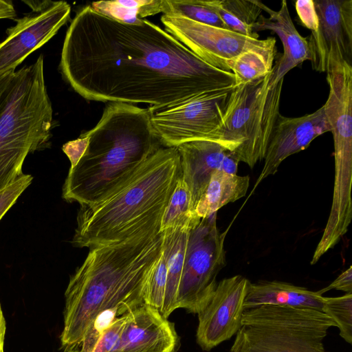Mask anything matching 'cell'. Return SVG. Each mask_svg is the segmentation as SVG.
Instances as JSON below:
<instances>
[{"label":"cell","instance_id":"7","mask_svg":"<svg viewBox=\"0 0 352 352\" xmlns=\"http://www.w3.org/2000/svg\"><path fill=\"white\" fill-rule=\"evenodd\" d=\"M336 327L321 311L263 305L245 309L231 352H328L327 330Z\"/></svg>","mask_w":352,"mask_h":352},{"label":"cell","instance_id":"1","mask_svg":"<svg viewBox=\"0 0 352 352\" xmlns=\"http://www.w3.org/2000/svg\"><path fill=\"white\" fill-rule=\"evenodd\" d=\"M63 78L88 100L159 107L233 87L234 75L206 63L146 19L127 24L87 6L66 32Z\"/></svg>","mask_w":352,"mask_h":352},{"label":"cell","instance_id":"23","mask_svg":"<svg viewBox=\"0 0 352 352\" xmlns=\"http://www.w3.org/2000/svg\"><path fill=\"white\" fill-rule=\"evenodd\" d=\"M200 220L195 213L189 189L181 176L164 211L160 232L177 228L191 230Z\"/></svg>","mask_w":352,"mask_h":352},{"label":"cell","instance_id":"36","mask_svg":"<svg viewBox=\"0 0 352 352\" xmlns=\"http://www.w3.org/2000/svg\"><path fill=\"white\" fill-rule=\"evenodd\" d=\"M66 352H78V351H73V350H67L66 351Z\"/></svg>","mask_w":352,"mask_h":352},{"label":"cell","instance_id":"30","mask_svg":"<svg viewBox=\"0 0 352 352\" xmlns=\"http://www.w3.org/2000/svg\"><path fill=\"white\" fill-rule=\"evenodd\" d=\"M295 9L301 24L314 32L318 26V18L313 0H297Z\"/></svg>","mask_w":352,"mask_h":352},{"label":"cell","instance_id":"9","mask_svg":"<svg viewBox=\"0 0 352 352\" xmlns=\"http://www.w3.org/2000/svg\"><path fill=\"white\" fill-rule=\"evenodd\" d=\"M233 87L206 91L174 104L147 109L156 135L164 147L210 140L219 127Z\"/></svg>","mask_w":352,"mask_h":352},{"label":"cell","instance_id":"33","mask_svg":"<svg viewBox=\"0 0 352 352\" xmlns=\"http://www.w3.org/2000/svg\"><path fill=\"white\" fill-rule=\"evenodd\" d=\"M16 13L12 1L10 0H0V19H9L16 20Z\"/></svg>","mask_w":352,"mask_h":352},{"label":"cell","instance_id":"26","mask_svg":"<svg viewBox=\"0 0 352 352\" xmlns=\"http://www.w3.org/2000/svg\"><path fill=\"white\" fill-rule=\"evenodd\" d=\"M322 311L339 328L340 336L352 343V293L338 297H322Z\"/></svg>","mask_w":352,"mask_h":352},{"label":"cell","instance_id":"19","mask_svg":"<svg viewBox=\"0 0 352 352\" xmlns=\"http://www.w3.org/2000/svg\"><path fill=\"white\" fill-rule=\"evenodd\" d=\"M190 230H167L163 233L162 253L167 268V280L161 314L166 318L177 309V295L182 274Z\"/></svg>","mask_w":352,"mask_h":352},{"label":"cell","instance_id":"24","mask_svg":"<svg viewBox=\"0 0 352 352\" xmlns=\"http://www.w3.org/2000/svg\"><path fill=\"white\" fill-rule=\"evenodd\" d=\"M276 50L245 51L227 63L235 85L255 81L271 73Z\"/></svg>","mask_w":352,"mask_h":352},{"label":"cell","instance_id":"34","mask_svg":"<svg viewBox=\"0 0 352 352\" xmlns=\"http://www.w3.org/2000/svg\"><path fill=\"white\" fill-rule=\"evenodd\" d=\"M12 74L13 73L0 78V113L8 94Z\"/></svg>","mask_w":352,"mask_h":352},{"label":"cell","instance_id":"8","mask_svg":"<svg viewBox=\"0 0 352 352\" xmlns=\"http://www.w3.org/2000/svg\"><path fill=\"white\" fill-rule=\"evenodd\" d=\"M226 232L217 226V212L201 218L189 232L182 274L177 295V307L198 314L217 287V276L225 267Z\"/></svg>","mask_w":352,"mask_h":352},{"label":"cell","instance_id":"5","mask_svg":"<svg viewBox=\"0 0 352 352\" xmlns=\"http://www.w3.org/2000/svg\"><path fill=\"white\" fill-rule=\"evenodd\" d=\"M52 106L44 75L43 56L13 73L0 113V190L21 176L30 153L49 143Z\"/></svg>","mask_w":352,"mask_h":352},{"label":"cell","instance_id":"21","mask_svg":"<svg viewBox=\"0 0 352 352\" xmlns=\"http://www.w3.org/2000/svg\"><path fill=\"white\" fill-rule=\"evenodd\" d=\"M220 17L226 28L234 32L258 38L252 30L263 11L256 0H205Z\"/></svg>","mask_w":352,"mask_h":352},{"label":"cell","instance_id":"20","mask_svg":"<svg viewBox=\"0 0 352 352\" xmlns=\"http://www.w3.org/2000/svg\"><path fill=\"white\" fill-rule=\"evenodd\" d=\"M249 185L250 177L248 175L215 171L195 206L196 214L201 219L217 212L225 205L244 197Z\"/></svg>","mask_w":352,"mask_h":352},{"label":"cell","instance_id":"28","mask_svg":"<svg viewBox=\"0 0 352 352\" xmlns=\"http://www.w3.org/2000/svg\"><path fill=\"white\" fill-rule=\"evenodd\" d=\"M32 179V175L23 174L12 184L0 190V220L30 186Z\"/></svg>","mask_w":352,"mask_h":352},{"label":"cell","instance_id":"12","mask_svg":"<svg viewBox=\"0 0 352 352\" xmlns=\"http://www.w3.org/2000/svg\"><path fill=\"white\" fill-rule=\"evenodd\" d=\"M317 30L307 41L313 69L327 73L343 63L352 65V0H314Z\"/></svg>","mask_w":352,"mask_h":352},{"label":"cell","instance_id":"6","mask_svg":"<svg viewBox=\"0 0 352 352\" xmlns=\"http://www.w3.org/2000/svg\"><path fill=\"white\" fill-rule=\"evenodd\" d=\"M271 74L234 85L230 93L220 124L210 141L232 153L252 168L264 159L279 107L283 79L269 85Z\"/></svg>","mask_w":352,"mask_h":352},{"label":"cell","instance_id":"18","mask_svg":"<svg viewBox=\"0 0 352 352\" xmlns=\"http://www.w3.org/2000/svg\"><path fill=\"white\" fill-rule=\"evenodd\" d=\"M322 297L319 291L314 292L280 281L250 283L243 309L270 305L311 308L322 311Z\"/></svg>","mask_w":352,"mask_h":352},{"label":"cell","instance_id":"14","mask_svg":"<svg viewBox=\"0 0 352 352\" xmlns=\"http://www.w3.org/2000/svg\"><path fill=\"white\" fill-rule=\"evenodd\" d=\"M329 131L330 127L323 105L314 113L297 118H287L279 113L265 151L263 169L253 189L265 178L274 175L286 158L305 149L314 139Z\"/></svg>","mask_w":352,"mask_h":352},{"label":"cell","instance_id":"31","mask_svg":"<svg viewBox=\"0 0 352 352\" xmlns=\"http://www.w3.org/2000/svg\"><path fill=\"white\" fill-rule=\"evenodd\" d=\"M88 144L89 138L82 133L76 140L69 141L63 146L62 150L70 161V168H74L78 163Z\"/></svg>","mask_w":352,"mask_h":352},{"label":"cell","instance_id":"10","mask_svg":"<svg viewBox=\"0 0 352 352\" xmlns=\"http://www.w3.org/2000/svg\"><path fill=\"white\" fill-rule=\"evenodd\" d=\"M161 21L166 32L199 58L226 72H231L227 63L245 51L276 50L274 37L254 38L175 15L162 14Z\"/></svg>","mask_w":352,"mask_h":352},{"label":"cell","instance_id":"11","mask_svg":"<svg viewBox=\"0 0 352 352\" xmlns=\"http://www.w3.org/2000/svg\"><path fill=\"white\" fill-rule=\"evenodd\" d=\"M32 11L16 19L0 43V78L12 74L31 53L49 41L69 20L70 5L64 1L23 0Z\"/></svg>","mask_w":352,"mask_h":352},{"label":"cell","instance_id":"22","mask_svg":"<svg viewBox=\"0 0 352 352\" xmlns=\"http://www.w3.org/2000/svg\"><path fill=\"white\" fill-rule=\"evenodd\" d=\"M90 6L98 13L127 24L139 23L142 19L158 13H164L165 0H112L91 3Z\"/></svg>","mask_w":352,"mask_h":352},{"label":"cell","instance_id":"25","mask_svg":"<svg viewBox=\"0 0 352 352\" xmlns=\"http://www.w3.org/2000/svg\"><path fill=\"white\" fill-rule=\"evenodd\" d=\"M165 1L163 14L183 16L200 23L226 28L216 12L206 4L205 0Z\"/></svg>","mask_w":352,"mask_h":352},{"label":"cell","instance_id":"4","mask_svg":"<svg viewBox=\"0 0 352 352\" xmlns=\"http://www.w3.org/2000/svg\"><path fill=\"white\" fill-rule=\"evenodd\" d=\"M181 176L177 148L161 147L109 195L80 206L73 245L92 248L160 229L164 211Z\"/></svg>","mask_w":352,"mask_h":352},{"label":"cell","instance_id":"32","mask_svg":"<svg viewBox=\"0 0 352 352\" xmlns=\"http://www.w3.org/2000/svg\"><path fill=\"white\" fill-rule=\"evenodd\" d=\"M331 289L341 290L346 294L352 293V267H349L340 274L330 285L325 288L319 290L322 295Z\"/></svg>","mask_w":352,"mask_h":352},{"label":"cell","instance_id":"13","mask_svg":"<svg viewBox=\"0 0 352 352\" xmlns=\"http://www.w3.org/2000/svg\"><path fill=\"white\" fill-rule=\"evenodd\" d=\"M250 280L241 275L224 278L198 314L197 342L210 351L229 340L242 327L243 302Z\"/></svg>","mask_w":352,"mask_h":352},{"label":"cell","instance_id":"17","mask_svg":"<svg viewBox=\"0 0 352 352\" xmlns=\"http://www.w3.org/2000/svg\"><path fill=\"white\" fill-rule=\"evenodd\" d=\"M259 6L269 17L261 15L252 26L254 33L263 30H271L276 33L283 47V53L276 65L273 67L269 85L278 83L291 69L305 60H310L308 41L295 28L290 16L287 3L281 2L280 8L274 11L261 1Z\"/></svg>","mask_w":352,"mask_h":352},{"label":"cell","instance_id":"27","mask_svg":"<svg viewBox=\"0 0 352 352\" xmlns=\"http://www.w3.org/2000/svg\"><path fill=\"white\" fill-rule=\"evenodd\" d=\"M167 280V268L162 254L152 268L144 289L143 301L156 309L160 310L163 305Z\"/></svg>","mask_w":352,"mask_h":352},{"label":"cell","instance_id":"29","mask_svg":"<svg viewBox=\"0 0 352 352\" xmlns=\"http://www.w3.org/2000/svg\"><path fill=\"white\" fill-rule=\"evenodd\" d=\"M124 316L117 318L100 336L93 352H110L120 335Z\"/></svg>","mask_w":352,"mask_h":352},{"label":"cell","instance_id":"35","mask_svg":"<svg viewBox=\"0 0 352 352\" xmlns=\"http://www.w3.org/2000/svg\"><path fill=\"white\" fill-rule=\"evenodd\" d=\"M6 331V319L0 303V352H3V345Z\"/></svg>","mask_w":352,"mask_h":352},{"label":"cell","instance_id":"3","mask_svg":"<svg viewBox=\"0 0 352 352\" xmlns=\"http://www.w3.org/2000/svg\"><path fill=\"white\" fill-rule=\"evenodd\" d=\"M87 148L63 186V197L80 206L94 204L129 179L163 146L148 109L108 102L98 124L84 133Z\"/></svg>","mask_w":352,"mask_h":352},{"label":"cell","instance_id":"16","mask_svg":"<svg viewBox=\"0 0 352 352\" xmlns=\"http://www.w3.org/2000/svg\"><path fill=\"white\" fill-rule=\"evenodd\" d=\"M182 177L187 185L195 207L217 170L236 173L240 162L236 156L217 142L194 140L177 146Z\"/></svg>","mask_w":352,"mask_h":352},{"label":"cell","instance_id":"2","mask_svg":"<svg viewBox=\"0 0 352 352\" xmlns=\"http://www.w3.org/2000/svg\"><path fill=\"white\" fill-rule=\"evenodd\" d=\"M162 241L163 233L155 228L89 248L65 293L63 347L67 351L80 344L102 311L117 309L124 316L144 302L146 281L162 254Z\"/></svg>","mask_w":352,"mask_h":352},{"label":"cell","instance_id":"15","mask_svg":"<svg viewBox=\"0 0 352 352\" xmlns=\"http://www.w3.org/2000/svg\"><path fill=\"white\" fill-rule=\"evenodd\" d=\"M177 344L173 324L143 302L124 315L120 335L110 352H175Z\"/></svg>","mask_w":352,"mask_h":352}]
</instances>
